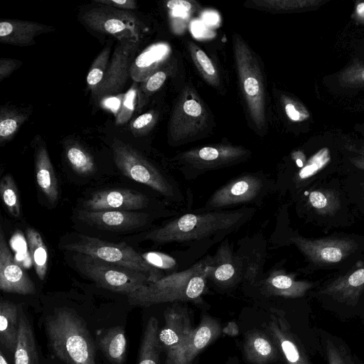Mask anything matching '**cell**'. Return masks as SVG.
Instances as JSON below:
<instances>
[{"label": "cell", "mask_w": 364, "mask_h": 364, "mask_svg": "<svg viewBox=\"0 0 364 364\" xmlns=\"http://www.w3.org/2000/svg\"><path fill=\"white\" fill-rule=\"evenodd\" d=\"M19 306L8 300L0 302V343L9 355H14L18 333Z\"/></svg>", "instance_id": "4316f807"}, {"label": "cell", "mask_w": 364, "mask_h": 364, "mask_svg": "<svg viewBox=\"0 0 364 364\" xmlns=\"http://www.w3.org/2000/svg\"><path fill=\"white\" fill-rule=\"evenodd\" d=\"M159 322L151 316L144 330L138 355L137 364H159L161 348L159 341Z\"/></svg>", "instance_id": "f546056e"}, {"label": "cell", "mask_w": 364, "mask_h": 364, "mask_svg": "<svg viewBox=\"0 0 364 364\" xmlns=\"http://www.w3.org/2000/svg\"><path fill=\"white\" fill-rule=\"evenodd\" d=\"M23 116L14 114H8L1 111L0 137L1 141L11 137L23 122Z\"/></svg>", "instance_id": "60d3db41"}, {"label": "cell", "mask_w": 364, "mask_h": 364, "mask_svg": "<svg viewBox=\"0 0 364 364\" xmlns=\"http://www.w3.org/2000/svg\"><path fill=\"white\" fill-rule=\"evenodd\" d=\"M82 21L92 30L117 36L119 39L139 36V19L128 11L100 4L86 11Z\"/></svg>", "instance_id": "7c38bea8"}, {"label": "cell", "mask_w": 364, "mask_h": 364, "mask_svg": "<svg viewBox=\"0 0 364 364\" xmlns=\"http://www.w3.org/2000/svg\"><path fill=\"white\" fill-rule=\"evenodd\" d=\"M53 28L38 22L4 20L0 22V41L17 46L35 44V38L53 31Z\"/></svg>", "instance_id": "7402d4cb"}, {"label": "cell", "mask_w": 364, "mask_h": 364, "mask_svg": "<svg viewBox=\"0 0 364 364\" xmlns=\"http://www.w3.org/2000/svg\"><path fill=\"white\" fill-rule=\"evenodd\" d=\"M13 357L14 364H39L35 333L22 306H19L18 338Z\"/></svg>", "instance_id": "484cf974"}, {"label": "cell", "mask_w": 364, "mask_h": 364, "mask_svg": "<svg viewBox=\"0 0 364 364\" xmlns=\"http://www.w3.org/2000/svg\"><path fill=\"white\" fill-rule=\"evenodd\" d=\"M143 258L153 267L161 270L170 271L171 274L179 272V264L173 257L159 252H148L141 255Z\"/></svg>", "instance_id": "f35d334b"}, {"label": "cell", "mask_w": 364, "mask_h": 364, "mask_svg": "<svg viewBox=\"0 0 364 364\" xmlns=\"http://www.w3.org/2000/svg\"><path fill=\"white\" fill-rule=\"evenodd\" d=\"M313 287L306 281L296 280L294 276L277 269L271 272L262 282L264 293L284 298H299Z\"/></svg>", "instance_id": "cb8c5ba5"}, {"label": "cell", "mask_w": 364, "mask_h": 364, "mask_svg": "<svg viewBox=\"0 0 364 364\" xmlns=\"http://www.w3.org/2000/svg\"><path fill=\"white\" fill-rule=\"evenodd\" d=\"M0 289L6 293L21 295L36 294V286L25 271L14 260L0 228Z\"/></svg>", "instance_id": "ac0fdd59"}, {"label": "cell", "mask_w": 364, "mask_h": 364, "mask_svg": "<svg viewBox=\"0 0 364 364\" xmlns=\"http://www.w3.org/2000/svg\"><path fill=\"white\" fill-rule=\"evenodd\" d=\"M95 2L118 9H134L136 8V1L134 0H95Z\"/></svg>", "instance_id": "bcb514c9"}, {"label": "cell", "mask_w": 364, "mask_h": 364, "mask_svg": "<svg viewBox=\"0 0 364 364\" xmlns=\"http://www.w3.org/2000/svg\"><path fill=\"white\" fill-rule=\"evenodd\" d=\"M254 207L180 213L161 226L143 235V240L156 244L215 243L222 240L251 220L255 214Z\"/></svg>", "instance_id": "6da1fadb"}, {"label": "cell", "mask_w": 364, "mask_h": 364, "mask_svg": "<svg viewBox=\"0 0 364 364\" xmlns=\"http://www.w3.org/2000/svg\"><path fill=\"white\" fill-rule=\"evenodd\" d=\"M361 152H362V156H364V146H363Z\"/></svg>", "instance_id": "9f6ffc18"}, {"label": "cell", "mask_w": 364, "mask_h": 364, "mask_svg": "<svg viewBox=\"0 0 364 364\" xmlns=\"http://www.w3.org/2000/svg\"><path fill=\"white\" fill-rule=\"evenodd\" d=\"M63 248L145 274L149 276L151 283L164 276L161 270L149 264L141 254L125 242L114 243L87 235H78L75 241L65 245Z\"/></svg>", "instance_id": "ba28073f"}, {"label": "cell", "mask_w": 364, "mask_h": 364, "mask_svg": "<svg viewBox=\"0 0 364 364\" xmlns=\"http://www.w3.org/2000/svg\"><path fill=\"white\" fill-rule=\"evenodd\" d=\"M21 64L22 62L16 59L1 58L0 59V80L2 81L10 75Z\"/></svg>", "instance_id": "f6af8a7d"}, {"label": "cell", "mask_w": 364, "mask_h": 364, "mask_svg": "<svg viewBox=\"0 0 364 364\" xmlns=\"http://www.w3.org/2000/svg\"><path fill=\"white\" fill-rule=\"evenodd\" d=\"M80 220L93 227L111 231L132 230L144 227L152 220L150 213L128 210L78 212Z\"/></svg>", "instance_id": "e0dca14e"}, {"label": "cell", "mask_w": 364, "mask_h": 364, "mask_svg": "<svg viewBox=\"0 0 364 364\" xmlns=\"http://www.w3.org/2000/svg\"><path fill=\"white\" fill-rule=\"evenodd\" d=\"M222 329L218 320L209 315L203 316L188 342L178 350L166 355L165 364H192L198 354L220 336Z\"/></svg>", "instance_id": "2e32d148"}, {"label": "cell", "mask_w": 364, "mask_h": 364, "mask_svg": "<svg viewBox=\"0 0 364 364\" xmlns=\"http://www.w3.org/2000/svg\"><path fill=\"white\" fill-rule=\"evenodd\" d=\"M76 269L99 286L127 296L150 284L148 275L105 262L91 256L75 253Z\"/></svg>", "instance_id": "30bf717a"}, {"label": "cell", "mask_w": 364, "mask_h": 364, "mask_svg": "<svg viewBox=\"0 0 364 364\" xmlns=\"http://www.w3.org/2000/svg\"><path fill=\"white\" fill-rule=\"evenodd\" d=\"M315 0H251L245 6L269 13H286L301 10L319 4Z\"/></svg>", "instance_id": "d6a6232c"}, {"label": "cell", "mask_w": 364, "mask_h": 364, "mask_svg": "<svg viewBox=\"0 0 364 364\" xmlns=\"http://www.w3.org/2000/svg\"><path fill=\"white\" fill-rule=\"evenodd\" d=\"M164 325L159 333V341L166 355L178 350L186 343L193 331L188 309L180 305L167 308L164 314Z\"/></svg>", "instance_id": "9a60e30c"}, {"label": "cell", "mask_w": 364, "mask_h": 364, "mask_svg": "<svg viewBox=\"0 0 364 364\" xmlns=\"http://www.w3.org/2000/svg\"><path fill=\"white\" fill-rule=\"evenodd\" d=\"M30 255L38 277L44 280L48 270V250L41 234L34 228L26 229Z\"/></svg>", "instance_id": "1f68e13d"}, {"label": "cell", "mask_w": 364, "mask_h": 364, "mask_svg": "<svg viewBox=\"0 0 364 364\" xmlns=\"http://www.w3.org/2000/svg\"><path fill=\"white\" fill-rule=\"evenodd\" d=\"M213 256L207 255L184 270L168 274L127 295L129 304L147 307L176 302L200 300L208 280Z\"/></svg>", "instance_id": "3957f363"}, {"label": "cell", "mask_w": 364, "mask_h": 364, "mask_svg": "<svg viewBox=\"0 0 364 364\" xmlns=\"http://www.w3.org/2000/svg\"><path fill=\"white\" fill-rule=\"evenodd\" d=\"M1 199L9 213L15 218L21 214L19 196L16 185L10 174L4 176L0 183Z\"/></svg>", "instance_id": "d590c367"}, {"label": "cell", "mask_w": 364, "mask_h": 364, "mask_svg": "<svg viewBox=\"0 0 364 364\" xmlns=\"http://www.w3.org/2000/svg\"><path fill=\"white\" fill-rule=\"evenodd\" d=\"M150 203V198L139 191L128 188H113L95 192L82 202V208L90 211H132L146 208Z\"/></svg>", "instance_id": "5bb4252c"}, {"label": "cell", "mask_w": 364, "mask_h": 364, "mask_svg": "<svg viewBox=\"0 0 364 364\" xmlns=\"http://www.w3.org/2000/svg\"><path fill=\"white\" fill-rule=\"evenodd\" d=\"M154 119V116L152 112H146L136 117L132 126L135 129H140L149 126Z\"/></svg>", "instance_id": "c3c4849f"}, {"label": "cell", "mask_w": 364, "mask_h": 364, "mask_svg": "<svg viewBox=\"0 0 364 364\" xmlns=\"http://www.w3.org/2000/svg\"><path fill=\"white\" fill-rule=\"evenodd\" d=\"M48 343L53 355L64 364H97V343L85 319L74 309L54 308L43 316Z\"/></svg>", "instance_id": "7a4b0ae2"}, {"label": "cell", "mask_w": 364, "mask_h": 364, "mask_svg": "<svg viewBox=\"0 0 364 364\" xmlns=\"http://www.w3.org/2000/svg\"><path fill=\"white\" fill-rule=\"evenodd\" d=\"M139 46V36L118 40L102 82L91 90L92 97L95 100H101L122 91L131 77V66Z\"/></svg>", "instance_id": "8fae6325"}, {"label": "cell", "mask_w": 364, "mask_h": 364, "mask_svg": "<svg viewBox=\"0 0 364 364\" xmlns=\"http://www.w3.org/2000/svg\"><path fill=\"white\" fill-rule=\"evenodd\" d=\"M290 242L312 262L332 264L340 262L355 250V243L349 238H323L311 240L293 236Z\"/></svg>", "instance_id": "4fadbf2b"}, {"label": "cell", "mask_w": 364, "mask_h": 364, "mask_svg": "<svg viewBox=\"0 0 364 364\" xmlns=\"http://www.w3.org/2000/svg\"><path fill=\"white\" fill-rule=\"evenodd\" d=\"M330 160V153L327 148H323L314 155L304 166L301 168L297 178L303 179L321 168Z\"/></svg>", "instance_id": "ab89813d"}, {"label": "cell", "mask_w": 364, "mask_h": 364, "mask_svg": "<svg viewBox=\"0 0 364 364\" xmlns=\"http://www.w3.org/2000/svg\"><path fill=\"white\" fill-rule=\"evenodd\" d=\"M0 364H9L2 349L0 350Z\"/></svg>", "instance_id": "db71d44e"}, {"label": "cell", "mask_w": 364, "mask_h": 364, "mask_svg": "<svg viewBox=\"0 0 364 364\" xmlns=\"http://www.w3.org/2000/svg\"><path fill=\"white\" fill-rule=\"evenodd\" d=\"M235 70L247 115L257 131L267 127V90L264 75L259 58L237 33L232 35Z\"/></svg>", "instance_id": "277c9868"}, {"label": "cell", "mask_w": 364, "mask_h": 364, "mask_svg": "<svg viewBox=\"0 0 364 364\" xmlns=\"http://www.w3.org/2000/svg\"><path fill=\"white\" fill-rule=\"evenodd\" d=\"M355 14L360 19L364 21V2H360L357 5Z\"/></svg>", "instance_id": "f5cc1de1"}, {"label": "cell", "mask_w": 364, "mask_h": 364, "mask_svg": "<svg viewBox=\"0 0 364 364\" xmlns=\"http://www.w3.org/2000/svg\"><path fill=\"white\" fill-rule=\"evenodd\" d=\"M273 181L262 173L240 175L215 190L199 210H224L239 205H259L273 191Z\"/></svg>", "instance_id": "9c48e42d"}, {"label": "cell", "mask_w": 364, "mask_h": 364, "mask_svg": "<svg viewBox=\"0 0 364 364\" xmlns=\"http://www.w3.org/2000/svg\"><path fill=\"white\" fill-rule=\"evenodd\" d=\"M308 203L318 213L330 215L340 207V201L334 192L329 190H314L308 196Z\"/></svg>", "instance_id": "e575fe53"}, {"label": "cell", "mask_w": 364, "mask_h": 364, "mask_svg": "<svg viewBox=\"0 0 364 364\" xmlns=\"http://www.w3.org/2000/svg\"><path fill=\"white\" fill-rule=\"evenodd\" d=\"M266 328L287 364H311L301 343L279 311L273 312Z\"/></svg>", "instance_id": "ffe728a7"}, {"label": "cell", "mask_w": 364, "mask_h": 364, "mask_svg": "<svg viewBox=\"0 0 364 364\" xmlns=\"http://www.w3.org/2000/svg\"><path fill=\"white\" fill-rule=\"evenodd\" d=\"M167 55L168 48L164 45L157 44L149 47L134 58L131 66V77L136 81H146L159 70V66Z\"/></svg>", "instance_id": "f1b7e54d"}, {"label": "cell", "mask_w": 364, "mask_h": 364, "mask_svg": "<svg viewBox=\"0 0 364 364\" xmlns=\"http://www.w3.org/2000/svg\"><path fill=\"white\" fill-rule=\"evenodd\" d=\"M364 290V262L358 261L344 275L339 277L320 293L340 303L355 305Z\"/></svg>", "instance_id": "44dd1931"}, {"label": "cell", "mask_w": 364, "mask_h": 364, "mask_svg": "<svg viewBox=\"0 0 364 364\" xmlns=\"http://www.w3.org/2000/svg\"><path fill=\"white\" fill-rule=\"evenodd\" d=\"M167 75V71L158 70L145 81L144 88L146 91L154 92L158 90L165 82Z\"/></svg>", "instance_id": "ee69618b"}, {"label": "cell", "mask_w": 364, "mask_h": 364, "mask_svg": "<svg viewBox=\"0 0 364 364\" xmlns=\"http://www.w3.org/2000/svg\"><path fill=\"white\" fill-rule=\"evenodd\" d=\"M284 111L289 117L293 122H301L309 118V113L307 109L297 101L284 97L282 98Z\"/></svg>", "instance_id": "b9f144b4"}, {"label": "cell", "mask_w": 364, "mask_h": 364, "mask_svg": "<svg viewBox=\"0 0 364 364\" xmlns=\"http://www.w3.org/2000/svg\"><path fill=\"white\" fill-rule=\"evenodd\" d=\"M112 151L115 164L123 175L149 186L177 205L186 203L180 183L132 146L116 140L112 144Z\"/></svg>", "instance_id": "5b68a950"}, {"label": "cell", "mask_w": 364, "mask_h": 364, "mask_svg": "<svg viewBox=\"0 0 364 364\" xmlns=\"http://www.w3.org/2000/svg\"><path fill=\"white\" fill-rule=\"evenodd\" d=\"M166 6L171 10L181 12H190L196 7L192 1L186 0H171L166 3Z\"/></svg>", "instance_id": "7dc6e473"}, {"label": "cell", "mask_w": 364, "mask_h": 364, "mask_svg": "<svg viewBox=\"0 0 364 364\" xmlns=\"http://www.w3.org/2000/svg\"><path fill=\"white\" fill-rule=\"evenodd\" d=\"M222 332L230 336H235L238 334L239 329L235 322H229L227 326L222 329Z\"/></svg>", "instance_id": "681fc988"}, {"label": "cell", "mask_w": 364, "mask_h": 364, "mask_svg": "<svg viewBox=\"0 0 364 364\" xmlns=\"http://www.w3.org/2000/svg\"><path fill=\"white\" fill-rule=\"evenodd\" d=\"M97 347L112 364H123L125 360L127 342L125 331L121 326L99 330L96 333Z\"/></svg>", "instance_id": "d4e9b609"}, {"label": "cell", "mask_w": 364, "mask_h": 364, "mask_svg": "<svg viewBox=\"0 0 364 364\" xmlns=\"http://www.w3.org/2000/svg\"><path fill=\"white\" fill-rule=\"evenodd\" d=\"M47 364H58L55 361H49L47 363Z\"/></svg>", "instance_id": "11a10c76"}, {"label": "cell", "mask_w": 364, "mask_h": 364, "mask_svg": "<svg viewBox=\"0 0 364 364\" xmlns=\"http://www.w3.org/2000/svg\"><path fill=\"white\" fill-rule=\"evenodd\" d=\"M110 50L109 46L105 47L97 56L88 72L86 80L91 90L97 87L105 76L109 62Z\"/></svg>", "instance_id": "74e56055"}, {"label": "cell", "mask_w": 364, "mask_h": 364, "mask_svg": "<svg viewBox=\"0 0 364 364\" xmlns=\"http://www.w3.org/2000/svg\"><path fill=\"white\" fill-rule=\"evenodd\" d=\"M36 177L40 191L50 203L58 200V185L46 147L40 146L36 151Z\"/></svg>", "instance_id": "83f0119b"}, {"label": "cell", "mask_w": 364, "mask_h": 364, "mask_svg": "<svg viewBox=\"0 0 364 364\" xmlns=\"http://www.w3.org/2000/svg\"><path fill=\"white\" fill-rule=\"evenodd\" d=\"M293 159L296 164L300 168H303L306 164V157L301 152L294 153Z\"/></svg>", "instance_id": "f907efd6"}, {"label": "cell", "mask_w": 364, "mask_h": 364, "mask_svg": "<svg viewBox=\"0 0 364 364\" xmlns=\"http://www.w3.org/2000/svg\"><path fill=\"white\" fill-rule=\"evenodd\" d=\"M251 154L242 146L209 144L180 152L173 158V161L186 180H194L206 172L242 163Z\"/></svg>", "instance_id": "52a82bcc"}, {"label": "cell", "mask_w": 364, "mask_h": 364, "mask_svg": "<svg viewBox=\"0 0 364 364\" xmlns=\"http://www.w3.org/2000/svg\"><path fill=\"white\" fill-rule=\"evenodd\" d=\"M227 364H229V363H227Z\"/></svg>", "instance_id": "6f0895ef"}, {"label": "cell", "mask_w": 364, "mask_h": 364, "mask_svg": "<svg viewBox=\"0 0 364 364\" xmlns=\"http://www.w3.org/2000/svg\"><path fill=\"white\" fill-rule=\"evenodd\" d=\"M245 268L242 257L233 253L226 240L213 256L208 279L219 287H232L245 277Z\"/></svg>", "instance_id": "d6986e66"}, {"label": "cell", "mask_w": 364, "mask_h": 364, "mask_svg": "<svg viewBox=\"0 0 364 364\" xmlns=\"http://www.w3.org/2000/svg\"><path fill=\"white\" fill-rule=\"evenodd\" d=\"M279 353L272 338L262 331H251L245 337L243 353L249 363L269 364L277 360Z\"/></svg>", "instance_id": "603a6c76"}, {"label": "cell", "mask_w": 364, "mask_h": 364, "mask_svg": "<svg viewBox=\"0 0 364 364\" xmlns=\"http://www.w3.org/2000/svg\"><path fill=\"white\" fill-rule=\"evenodd\" d=\"M351 162L358 168L364 170V156L353 158Z\"/></svg>", "instance_id": "816d5d0a"}, {"label": "cell", "mask_w": 364, "mask_h": 364, "mask_svg": "<svg viewBox=\"0 0 364 364\" xmlns=\"http://www.w3.org/2000/svg\"><path fill=\"white\" fill-rule=\"evenodd\" d=\"M327 364H356L353 355L339 342L329 337L322 340Z\"/></svg>", "instance_id": "8d00e7d4"}, {"label": "cell", "mask_w": 364, "mask_h": 364, "mask_svg": "<svg viewBox=\"0 0 364 364\" xmlns=\"http://www.w3.org/2000/svg\"><path fill=\"white\" fill-rule=\"evenodd\" d=\"M213 125V115L209 109L193 88L186 87L171 112L168 144L178 146L200 139L208 135Z\"/></svg>", "instance_id": "8992f818"}, {"label": "cell", "mask_w": 364, "mask_h": 364, "mask_svg": "<svg viewBox=\"0 0 364 364\" xmlns=\"http://www.w3.org/2000/svg\"><path fill=\"white\" fill-rule=\"evenodd\" d=\"M65 154L70 167L77 174L89 176L94 173L95 165L93 159L80 146H69Z\"/></svg>", "instance_id": "836d02e7"}, {"label": "cell", "mask_w": 364, "mask_h": 364, "mask_svg": "<svg viewBox=\"0 0 364 364\" xmlns=\"http://www.w3.org/2000/svg\"><path fill=\"white\" fill-rule=\"evenodd\" d=\"M187 47L197 70L208 84L219 88L221 79L219 71L210 58L197 44L188 41Z\"/></svg>", "instance_id": "4dcf8cb0"}, {"label": "cell", "mask_w": 364, "mask_h": 364, "mask_svg": "<svg viewBox=\"0 0 364 364\" xmlns=\"http://www.w3.org/2000/svg\"><path fill=\"white\" fill-rule=\"evenodd\" d=\"M343 80L348 85L364 84V66L360 64L352 65L343 73Z\"/></svg>", "instance_id": "7bdbcfd3"}]
</instances>
